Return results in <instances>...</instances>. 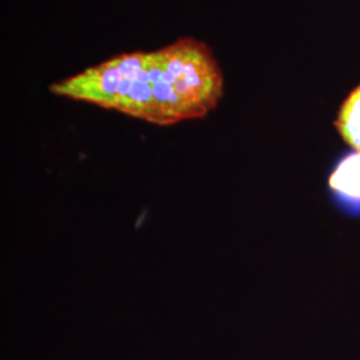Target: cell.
<instances>
[{"mask_svg": "<svg viewBox=\"0 0 360 360\" xmlns=\"http://www.w3.org/2000/svg\"><path fill=\"white\" fill-rule=\"evenodd\" d=\"M340 138L360 153V84L346 98L335 122Z\"/></svg>", "mask_w": 360, "mask_h": 360, "instance_id": "cell-3", "label": "cell"}, {"mask_svg": "<svg viewBox=\"0 0 360 360\" xmlns=\"http://www.w3.org/2000/svg\"><path fill=\"white\" fill-rule=\"evenodd\" d=\"M53 95L86 102L156 126L200 119L224 90L210 46L180 38L154 51L122 52L50 86Z\"/></svg>", "mask_w": 360, "mask_h": 360, "instance_id": "cell-1", "label": "cell"}, {"mask_svg": "<svg viewBox=\"0 0 360 360\" xmlns=\"http://www.w3.org/2000/svg\"><path fill=\"white\" fill-rule=\"evenodd\" d=\"M328 188L336 206L348 215L360 217L359 151H349L339 158L330 174Z\"/></svg>", "mask_w": 360, "mask_h": 360, "instance_id": "cell-2", "label": "cell"}]
</instances>
